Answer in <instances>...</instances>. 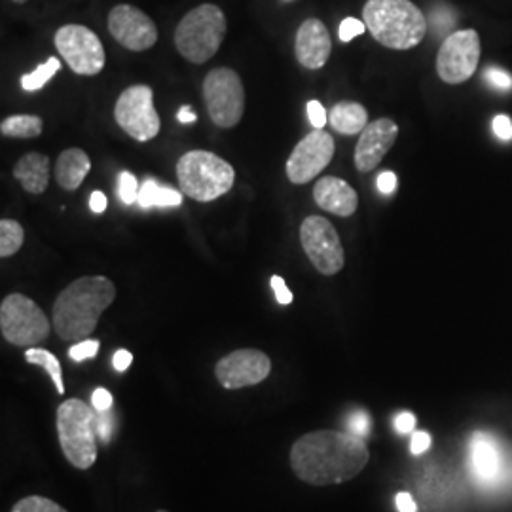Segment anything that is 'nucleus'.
Here are the masks:
<instances>
[{
  "label": "nucleus",
  "instance_id": "58836bf2",
  "mask_svg": "<svg viewBox=\"0 0 512 512\" xmlns=\"http://www.w3.org/2000/svg\"><path fill=\"white\" fill-rule=\"evenodd\" d=\"M495 135L501 141H511L512 139V120L507 114H499L494 120Z\"/></svg>",
  "mask_w": 512,
  "mask_h": 512
},
{
  "label": "nucleus",
  "instance_id": "393cba45",
  "mask_svg": "<svg viewBox=\"0 0 512 512\" xmlns=\"http://www.w3.org/2000/svg\"><path fill=\"white\" fill-rule=\"evenodd\" d=\"M23 241H25V232L18 220H0V256L2 258L16 255L23 247Z\"/></svg>",
  "mask_w": 512,
  "mask_h": 512
},
{
  "label": "nucleus",
  "instance_id": "f257e3e1",
  "mask_svg": "<svg viewBox=\"0 0 512 512\" xmlns=\"http://www.w3.org/2000/svg\"><path fill=\"white\" fill-rule=\"evenodd\" d=\"M370 459L365 440L342 431H313L291 450L294 475L311 486L342 484L359 475Z\"/></svg>",
  "mask_w": 512,
  "mask_h": 512
},
{
  "label": "nucleus",
  "instance_id": "39448f33",
  "mask_svg": "<svg viewBox=\"0 0 512 512\" xmlns=\"http://www.w3.org/2000/svg\"><path fill=\"white\" fill-rule=\"evenodd\" d=\"M179 186L196 202H213L228 194L236 181L234 167L207 150H190L177 162Z\"/></svg>",
  "mask_w": 512,
  "mask_h": 512
},
{
  "label": "nucleus",
  "instance_id": "423d86ee",
  "mask_svg": "<svg viewBox=\"0 0 512 512\" xmlns=\"http://www.w3.org/2000/svg\"><path fill=\"white\" fill-rule=\"evenodd\" d=\"M226 16L215 4H202L190 10L175 29V46L186 61L207 63L220 50L226 35Z\"/></svg>",
  "mask_w": 512,
  "mask_h": 512
},
{
  "label": "nucleus",
  "instance_id": "a19ab883",
  "mask_svg": "<svg viewBox=\"0 0 512 512\" xmlns=\"http://www.w3.org/2000/svg\"><path fill=\"white\" fill-rule=\"evenodd\" d=\"M393 425H395L397 433L406 435V433H412V431H414V427H416V418H414V414H410V412H401V414H397V416H395Z\"/></svg>",
  "mask_w": 512,
  "mask_h": 512
},
{
  "label": "nucleus",
  "instance_id": "1a4fd4ad",
  "mask_svg": "<svg viewBox=\"0 0 512 512\" xmlns=\"http://www.w3.org/2000/svg\"><path fill=\"white\" fill-rule=\"evenodd\" d=\"M114 118L118 126L139 143L152 141L162 128L160 114L154 107V92L145 84L131 86L118 97Z\"/></svg>",
  "mask_w": 512,
  "mask_h": 512
},
{
  "label": "nucleus",
  "instance_id": "7ed1b4c3",
  "mask_svg": "<svg viewBox=\"0 0 512 512\" xmlns=\"http://www.w3.org/2000/svg\"><path fill=\"white\" fill-rule=\"evenodd\" d=\"M363 21L370 35L389 50H412L427 35L429 21L410 0H368Z\"/></svg>",
  "mask_w": 512,
  "mask_h": 512
},
{
  "label": "nucleus",
  "instance_id": "49530a36",
  "mask_svg": "<svg viewBox=\"0 0 512 512\" xmlns=\"http://www.w3.org/2000/svg\"><path fill=\"white\" fill-rule=\"evenodd\" d=\"M177 120H179L181 124H192V122L198 120V114L190 109V107H181L179 112H177Z\"/></svg>",
  "mask_w": 512,
  "mask_h": 512
},
{
  "label": "nucleus",
  "instance_id": "b1692460",
  "mask_svg": "<svg viewBox=\"0 0 512 512\" xmlns=\"http://www.w3.org/2000/svg\"><path fill=\"white\" fill-rule=\"evenodd\" d=\"M25 361H27L29 365L42 366V368L48 372V376L52 378V382H54L55 385V391H57L59 395H63V393H65L63 368H61V363L57 361V357H55L54 353H50L48 349L29 348L25 351Z\"/></svg>",
  "mask_w": 512,
  "mask_h": 512
},
{
  "label": "nucleus",
  "instance_id": "ddd939ff",
  "mask_svg": "<svg viewBox=\"0 0 512 512\" xmlns=\"http://www.w3.org/2000/svg\"><path fill=\"white\" fill-rule=\"evenodd\" d=\"M334 156V139L325 129H313L287 160V177L293 184H308L321 175Z\"/></svg>",
  "mask_w": 512,
  "mask_h": 512
},
{
  "label": "nucleus",
  "instance_id": "4c0bfd02",
  "mask_svg": "<svg viewBox=\"0 0 512 512\" xmlns=\"http://www.w3.org/2000/svg\"><path fill=\"white\" fill-rule=\"evenodd\" d=\"M112 403H114V399H112L110 391H107L105 387H97L93 391L92 404L97 412H107V410L112 408Z\"/></svg>",
  "mask_w": 512,
  "mask_h": 512
},
{
  "label": "nucleus",
  "instance_id": "4be33fe9",
  "mask_svg": "<svg viewBox=\"0 0 512 512\" xmlns=\"http://www.w3.org/2000/svg\"><path fill=\"white\" fill-rule=\"evenodd\" d=\"M329 122L342 135H357L368 126V112L361 103H336L329 112Z\"/></svg>",
  "mask_w": 512,
  "mask_h": 512
},
{
  "label": "nucleus",
  "instance_id": "f03ea898",
  "mask_svg": "<svg viewBox=\"0 0 512 512\" xmlns=\"http://www.w3.org/2000/svg\"><path fill=\"white\" fill-rule=\"evenodd\" d=\"M116 298V287L105 275H86L73 281L55 298L52 323L65 342H82L92 336L103 311Z\"/></svg>",
  "mask_w": 512,
  "mask_h": 512
},
{
  "label": "nucleus",
  "instance_id": "cd10ccee",
  "mask_svg": "<svg viewBox=\"0 0 512 512\" xmlns=\"http://www.w3.org/2000/svg\"><path fill=\"white\" fill-rule=\"evenodd\" d=\"M139 188H141V186L137 183L135 175H131L129 171H124V173L120 175V179H118V196H120L122 203L131 205V203L137 202V198H139Z\"/></svg>",
  "mask_w": 512,
  "mask_h": 512
},
{
  "label": "nucleus",
  "instance_id": "de8ad7c7",
  "mask_svg": "<svg viewBox=\"0 0 512 512\" xmlns=\"http://www.w3.org/2000/svg\"><path fill=\"white\" fill-rule=\"evenodd\" d=\"M12 2H16V4H25V2H29V0H12Z\"/></svg>",
  "mask_w": 512,
  "mask_h": 512
},
{
  "label": "nucleus",
  "instance_id": "4468645a",
  "mask_svg": "<svg viewBox=\"0 0 512 512\" xmlns=\"http://www.w3.org/2000/svg\"><path fill=\"white\" fill-rule=\"evenodd\" d=\"M272 372L270 357L260 349H236L215 366V376L224 389H243L262 384Z\"/></svg>",
  "mask_w": 512,
  "mask_h": 512
},
{
  "label": "nucleus",
  "instance_id": "7c9ffc66",
  "mask_svg": "<svg viewBox=\"0 0 512 512\" xmlns=\"http://www.w3.org/2000/svg\"><path fill=\"white\" fill-rule=\"evenodd\" d=\"M158 194H160V186H158V183H156L154 179H147L145 183L141 184V188H139L137 203H139L143 209L156 207V205H158Z\"/></svg>",
  "mask_w": 512,
  "mask_h": 512
},
{
  "label": "nucleus",
  "instance_id": "f704fd0d",
  "mask_svg": "<svg viewBox=\"0 0 512 512\" xmlns=\"http://www.w3.org/2000/svg\"><path fill=\"white\" fill-rule=\"evenodd\" d=\"M270 285H272L275 298H277V302H279L281 306H289V304H293V293L289 291V287H287V283H285V279H283V277L274 275V277L270 279Z\"/></svg>",
  "mask_w": 512,
  "mask_h": 512
},
{
  "label": "nucleus",
  "instance_id": "c85d7f7f",
  "mask_svg": "<svg viewBox=\"0 0 512 512\" xmlns=\"http://www.w3.org/2000/svg\"><path fill=\"white\" fill-rule=\"evenodd\" d=\"M348 425L349 433L359 437V439L365 440L370 435V427H372V421L370 416L366 414L365 410H353L346 420Z\"/></svg>",
  "mask_w": 512,
  "mask_h": 512
},
{
  "label": "nucleus",
  "instance_id": "2eb2a0df",
  "mask_svg": "<svg viewBox=\"0 0 512 512\" xmlns=\"http://www.w3.org/2000/svg\"><path fill=\"white\" fill-rule=\"evenodd\" d=\"M110 35L131 52H145L158 42L156 23L131 4H118L110 10Z\"/></svg>",
  "mask_w": 512,
  "mask_h": 512
},
{
  "label": "nucleus",
  "instance_id": "2f4dec72",
  "mask_svg": "<svg viewBox=\"0 0 512 512\" xmlns=\"http://www.w3.org/2000/svg\"><path fill=\"white\" fill-rule=\"evenodd\" d=\"M486 82L499 90V92H511L512 90V76L509 73H505L503 69H497V67H490L486 73H484Z\"/></svg>",
  "mask_w": 512,
  "mask_h": 512
},
{
  "label": "nucleus",
  "instance_id": "a211bd4d",
  "mask_svg": "<svg viewBox=\"0 0 512 512\" xmlns=\"http://www.w3.org/2000/svg\"><path fill=\"white\" fill-rule=\"evenodd\" d=\"M313 200L336 217H351L359 207V196L351 184L338 177H323L313 186Z\"/></svg>",
  "mask_w": 512,
  "mask_h": 512
},
{
  "label": "nucleus",
  "instance_id": "ea45409f",
  "mask_svg": "<svg viewBox=\"0 0 512 512\" xmlns=\"http://www.w3.org/2000/svg\"><path fill=\"white\" fill-rule=\"evenodd\" d=\"M431 442H433V440H431L429 433L418 431V433H414V437H412L410 450H412L414 456H421V454H425V452L431 448Z\"/></svg>",
  "mask_w": 512,
  "mask_h": 512
},
{
  "label": "nucleus",
  "instance_id": "473e14b6",
  "mask_svg": "<svg viewBox=\"0 0 512 512\" xmlns=\"http://www.w3.org/2000/svg\"><path fill=\"white\" fill-rule=\"evenodd\" d=\"M366 31L365 21H359L355 18H346L340 25V40L342 42H351L355 37H361Z\"/></svg>",
  "mask_w": 512,
  "mask_h": 512
},
{
  "label": "nucleus",
  "instance_id": "5701e85b",
  "mask_svg": "<svg viewBox=\"0 0 512 512\" xmlns=\"http://www.w3.org/2000/svg\"><path fill=\"white\" fill-rule=\"evenodd\" d=\"M0 131L4 137L35 139L42 133V120L35 114H16L2 120Z\"/></svg>",
  "mask_w": 512,
  "mask_h": 512
},
{
  "label": "nucleus",
  "instance_id": "09e8293b",
  "mask_svg": "<svg viewBox=\"0 0 512 512\" xmlns=\"http://www.w3.org/2000/svg\"><path fill=\"white\" fill-rule=\"evenodd\" d=\"M285 2H294V0H285Z\"/></svg>",
  "mask_w": 512,
  "mask_h": 512
},
{
  "label": "nucleus",
  "instance_id": "9b49d317",
  "mask_svg": "<svg viewBox=\"0 0 512 512\" xmlns=\"http://www.w3.org/2000/svg\"><path fill=\"white\" fill-rule=\"evenodd\" d=\"M55 48L69 65L82 76H95L105 67V48L99 37L84 25H63L55 33Z\"/></svg>",
  "mask_w": 512,
  "mask_h": 512
},
{
  "label": "nucleus",
  "instance_id": "72a5a7b5",
  "mask_svg": "<svg viewBox=\"0 0 512 512\" xmlns=\"http://www.w3.org/2000/svg\"><path fill=\"white\" fill-rule=\"evenodd\" d=\"M308 118H310L311 126L315 129H323L327 126V120H329V116H327V110L325 107L319 103V101H315V99H311L308 101Z\"/></svg>",
  "mask_w": 512,
  "mask_h": 512
},
{
  "label": "nucleus",
  "instance_id": "e433bc0d",
  "mask_svg": "<svg viewBox=\"0 0 512 512\" xmlns=\"http://www.w3.org/2000/svg\"><path fill=\"white\" fill-rule=\"evenodd\" d=\"M112 431H114V423H112L110 410L99 412V420H97V437H99V440L103 444H109Z\"/></svg>",
  "mask_w": 512,
  "mask_h": 512
},
{
  "label": "nucleus",
  "instance_id": "c03bdc74",
  "mask_svg": "<svg viewBox=\"0 0 512 512\" xmlns=\"http://www.w3.org/2000/svg\"><path fill=\"white\" fill-rule=\"evenodd\" d=\"M90 209H92L93 213H97V215L105 213V209H107V196L103 192L95 190L92 198H90Z\"/></svg>",
  "mask_w": 512,
  "mask_h": 512
},
{
  "label": "nucleus",
  "instance_id": "dca6fc26",
  "mask_svg": "<svg viewBox=\"0 0 512 512\" xmlns=\"http://www.w3.org/2000/svg\"><path fill=\"white\" fill-rule=\"evenodd\" d=\"M399 137V126L391 118H378L368 124L355 147V167L359 173H370L382 164L385 154Z\"/></svg>",
  "mask_w": 512,
  "mask_h": 512
},
{
  "label": "nucleus",
  "instance_id": "aec40b11",
  "mask_svg": "<svg viewBox=\"0 0 512 512\" xmlns=\"http://www.w3.org/2000/svg\"><path fill=\"white\" fill-rule=\"evenodd\" d=\"M92 169V160L82 148H69L59 154L55 164V181L63 190H78Z\"/></svg>",
  "mask_w": 512,
  "mask_h": 512
},
{
  "label": "nucleus",
  "instance_id": "8fccbe9b",
  "mask_svg": "<svg viewBox=\"0 0 512 512\" xmlns=\"http://www.w3.org/2000/svg\"><path fill=\"white\" fill-rule=\"evenodd\" d=\"M156 512H169V511H156Z\"/></svg>",
  "mask_w": 512,
  "mask_h": 512
},
{
  "label": "nucleus",
  "instance_id": "c9c22d12",
  "mask_svg": "<svg viewBox=\"0 0 512 512\" xmlns=\"http://www.w3.org/2000/svg\"><path fill=\"white\" fill-rule=\"evenodd\" d=\"M181 203H183V192L167 188V186H160L156 207H179Z\"/></svg>",
  "mask_w": 512,
  "mask_h": 512
},
{
  "label": "nucleus",
  "instance_id": "9d476101",
  "mask_svg": "<svg viewBox=\"0 0 512 512\" xmlns=\"http://www.w3.org/2000/svg\"><path fill=\"white\" fill-rule=\"evenodd\" d=\"M300 243L315 270L323 275H336L346 264V253L340 236L330 220L311 215L300 226Z\"/></svg>",
  "mask_w": 512,
  "mask_h": 512
},
{
  "label": "nucleus",
  "instance_id": "6ab92c4d",
  "mask_svg": "<svg viewBox=\"0 0 512 512\" xmlns=\"http://www.w3.org/2000/svg\"><path fill=\"white\" fill-rule=\"evenodd\" d=\"M471 465L476 480L484 486H492L501 473V456L497 442L488 435H476L471 442Z\"/></svg>",
  "mask_w": 512,
  "mask_h": 512
},
{
  "label": "nucleus",
  "instance_id": "c756f323",
  "mask_svg": "<svg viewBox=\"0 0 512 512\" xmlns=\"http://www.w3.org/2000/svg\"><path fill=\"white\" fill-rule=\"evenodd\" d=\"M99 340H82V342H76L73 348L69 349V357L76 361V363H82V361H88L93 359L97 353H99Z\"/></svg>",
  "mask_w": 512,
  "mask_h": 512
},
{
  "label": "nucleus",
  "instance_id": "f3484780",
  "mask_svg": "<svg viewBox=\"0 0 512 512\" xmlns=\"http://www.w3.org/2000/svg\"><path fill=\"white\" fill-rule=\"evenodd\" d=\"M330 52H332V40L329 29L321 19H306L294 40V54L298 63L304 69L319 71L327 65Z\"/></svg>",
  "mask_w": 512,
  "mask_h": 512
},
{
  "label": "nucleus",
  "instance_id": "0eeeda50",
  "mask_svg": "<svg viewBox=\"0 0 512 512\" xmlns=\"http://www.w3.org/2000/svg\"><path fill=\"white\" fill-rule=\"evenodd\" d=\"M0 332L14 346L33 348L50 336L52 323L29 296L8 294L0 304Z\"/></svg>",
  "mask_w": 512,
  "mask_h": 512
},
{
  "label": "nucleus",
  "instance_id": "37998d69",
  "mask_svg": "<svg viewBox=\"0 0 512 512\" xmlns=\"http://www.w3.org/2000/svg\"><path fill=\"white\" fill-rule=\"evenodd\" d=\"M131 363H133V355L129 353L128 349H118L112 357V365L118 372H126Z\"/></svg>",
  "mask_w": 512,
  "mask_h": 512
},
{
  "label": "nucleus",
  "instance_id": "f8f14e48",
  "mask_svg": "<svg viewBox=\"0 0 512 512\" xmlns=\"http://www.w3.org/2000/svg\"><path fill=\"white\" fill-rule=\"evenodd\" d=\"M480 37L475 29L456 31L444 38L437 55V73L440 80L458 86L467 82L480 63Z\"/></svg>",
  "mask_w": 512,
  "mask_h": 512
},
{
  "label": "nucleus",
  "instance_id": "bb28decb",
  "mask_svg": "<svg viewBox=\"0 0 512 512\" xmlns=\"http://www.w3.org/2000/svg\"><path fill=\"white\" fill-rule=\"evenodd\" d=\"M12 512H69L65 511L61 505H57L52 499L42 497V495H29L23 497L14 505Z\"/></svg>",
  "mask_w": 512,
  "mask_h": 512
},
{
  "label": "nucleus",
  "instance_id": "20e7f679",
  "mask_svg": "<svg viewBox=\"0 0 512 512\" xmlns=\"http://www.w3.org/2000/svg\"><path fill=\"white\" fill-rule=\"evenodd\" d=\"M97 420L99 412L93 404L80 399H69L57 408V435L67 461L88 471L97 461Z\"/></svg>",
  "mask_w": 512,
  "mask_h": 512
},
{
  "label": "nucleus",
  "instance_id": "a18cd8bd",
  "mask_svg": "<svg viewBox=\"0 0 512 512\" xmlns=\"http://www.w3.org/2000/svg\"><path fill=\"white\" fill-rule=\"evenodd\" d=\"M397 509L399 512H418V505L410 494L397 495Z\"/></svg>",
  "mask_w": 512,
  "mask_h": 512
},
{
  "label": "nucleus",
  "instance_id": "412c9836",
  "mask_svg": "<svg viewBox=\"0 0 512 512\" xmlns=\"http://www.w3.org/2000/svg\"><path fill=\"white\" fill-rule=\"evenodd\" d=\"M14 177L29 194H42L50 184V158L29 152L14 165Z\"/></svg>",
  "mask_w": 512,
  "mask_h": 512
},
{
  "label": "nucleus",
  "instance_id": "79ce46f5",
  "mask_svg": "<svg viewBox=\"0 0 512 512\" xmlns=\"http://www.w3.org/2000/svg\"><path fill=\"white\" fill-rule=\"evenodd\" d=\"M376 184H378V190H380L382 194H393L395 188H397V175L391 173V171H384V173L378 175Z\"/></svg>",
  "mask_w": 512,
  "mask_h": 512
},
{
  "label": "nucleus",
  "instance_id": "6e6552de",
  "mask_svg": "<svg viewBox=\"0 0 512 512\" xmlns=\"http://www.w3.org/2000/svg\"><path fill=\"white\" fill-rule=\"evenodd\" d=\"M205 107L220 129L236 128L245 114V88L234 69L219 67L203 80Z\"/></svg>",
  "mask_w": 512,
  "mask_h": 512
},
{
  "label": "nucleus",
  "instance_id": "a878e982",
  "mask_svg": "<svg viewBox=\"0 0 512 512\" xmlns=\"http://www.w3.org/2000/svg\"><path fill=\"white\" fill-rule=\"evenodd\" d=\"M59 69H61V61L57 57H50L44 65L37 67L33 73L21 76V88L25 92H38L40 88H44L48 84L50 78H54V74L59 73Z\"/></svg>",
  "mask_w": 512,
  "mask_h": 512
}]
</instances>
